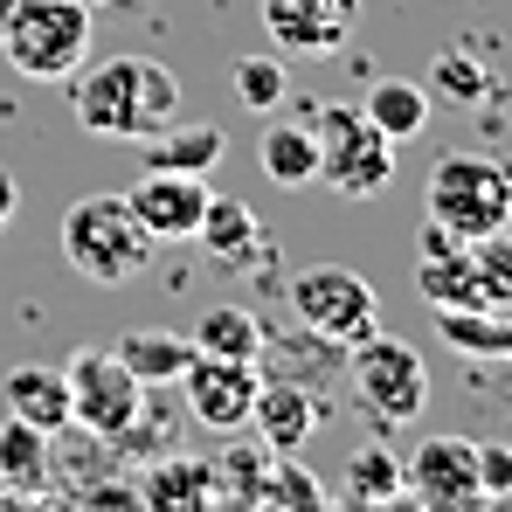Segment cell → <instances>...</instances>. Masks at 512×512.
<instances>
[{
	"instance_id": "30",
	"label": "cell",
	"mask_w": 512,
	"mask_h": 512,
	"mask_svg": "<svg viewBox=\"0 0 512 512\" xmlns=\"http://www.w3.org/2000/svg\"><path fill=\"white\" fill-rule=\"evenodd\" d=\"M478 492L485 499H512V443H478Z\"/></svg>"
},
{
	"instance_id": "3",
	"label": "cell",
	"mask_w": 512,
	"mask_h": 512,
	"mask_svg": "<svg viewBox=\"0 0 512 512\" xmlns=\"http://www.w3.org/2000/svg\"><path fill=\"white\" fill-rule=\"evenodd\" d=\"M0 56L28 84H63L77 63H90V0H7Z\"/></svg>"
},
{
	"instance_id": "15",
	"label": "cell",
	"mask_w": 512,
	"mask_h": 512,
	"mask_svg": "<svg viewBox=\"0 0 512 512\" xmlns=\"http://www.w3.org/2000/svg\"><path fill=\"white\" fill-rule=\"evenodd\" d=\"M139 153H146V167H167V173H215L222 153H229V139H222V125H208V118H194V125L167 118L160 132L139 139Z\"/></svg>"
},
{
	"instance_id": "29",
	"label": "cell",
	"mask_w": 512,
	"mask_h": 512,
	"mask_svg": "<svg viewBox=\"0 0 512 512\" xmlns=\"http://www.w3.org/2000/svg\"><path fill=\"white\" fill-rule=\"evenodd\" d=\"M471 263H478V277H485L492 305H512V236H506V229L471 236Z\"/></svg>"
},
{
	"instance_id": "24",
	"label": "cell",
	"mask_w": 512,
	"mask_h": 512,
	"mask_svg": "<svg viewBox=\"0 0 512 512\" xmlns=\"http://www.w3.org/2000/svg\"><path fill=\"white\" fill-rule=\"evenodd\" d=\"M395 146H409V139H423L429 132V90L409 84V77H381V84L367 90V104H360Z\"/></svg>"
},
{
	"instance_id": "12",
	"label": "cell",
	"mask_w": 512,
	"mask_h": 512,
	"mask_svg": "<svg viewBox=\"0 0 512 512\" xmlns=\"http://www.w3.org/2000/svg\"><path fill=\"white\" fill-rule=\"evenodd\" d=\"M360 0H263V28L284 56H333L353 35Z\"/></svg>"
},
{
	"instance_id": "17",
	"label": "cell",
	"mask_w": 512,
	"mask_h": 512,
	"mask_svg": "<svg viewBox=\"0 0 512 512\" xmlns=\"http://www.w3.org/2000/svg\"><path fill=\"white\" fill-rule=\"evenodd\" d=\"M416 291H423L429 312H450V305H492L478 263H471V243H450L436 256H416ZM506 312V305H499Z\"/></svg>"
},
{
	"instance_id": "9",
	"label": "cell",
	"mask_w": 512,
	"mask_h": 512,
	"mask_svg": "<svg viewBox=\"0 0 512 512\" xmlns=\"http://www.w3.org/2000/svg\"><path fill=\"white\" fill-rule=\"evenodd\" d=\"M173 388H180V409H187L201 429L236 436V429H250V416H256L263 360H229V353H201V346H194V360L180 367Z\"/></svg>"
},
{
	"instance_id": "20",
	"label": "cell",
	"mask_w": 512,
	"mask_h": 512,
	"mask_svg": "<svg viewBox=\"0 0 512 512\" xmlns=\"http://www.w3.org/2000/svg\"><path fill=\"white\" fill-rule=\"evenodd\" d=\"M111 353H118L146 388H173L180 367L194 360V340H187V333H167V326H132V333H118Z\"/></svg>"
},
{
	"instance_id": "26",
	"label": "cell",
	"mask_w": 512,
	"mask_h": 512,
	"mask_svg": "<svg viewBox=\"0 0 512 512\" xmlns=\"http://www.w3.org/2000/svg\"><path fill=\"white\" fill-rule=\"evenodd\" d=\"M423 90H429V97H443V104H485V97L499 90V77H492L471 49H436Z\"/></svg>"
},
{
	"instance_id": "19",
	"label": "cell",
	"mask_w": 512,
	"mask_h": 512,
	"mask_svg": "<svg viewBox=\"0 0 512 512\" xmlns=\"http://www.w3.org/2000/svg\"><path fill=\"white\" fill-rule=\"evenodd\" d=\"M194 243L215 256V263H256V256H263V222H256L250 201H236V194H208Z\"/></svg>"
},
{
	"instance_id": "1",
	"label": "cell",
	"mask_w": 512,
	"mask_h": 512,
	"mask_svg": "<svg viewBox=\"0 0 512 512\" xmlns=\"http://www.w3.org/2000/svg\"><path fill=\"white\" fill-rule=\"evenodd\" d=\"M70 111L90 139H146L167 118H180V77L160 56H104V63H77L70 77Z\"/></svg>"
},
{
	"instance_id": "4",
	"label": "cell",
	"mask_w": 512,
	"mask_h": 512,
	"mask_svg": "<svg viewBox=\"0 0 512 512\" xmlns=\"http://www.w3.org/2000/svg\"><path fill=\"white\" fill-rule=\"evenodd\" d=\"M346 381H353V402L374 416L381 429H402V423H423L429 409V367L423 353L395 333H367V340L346 346Z\"/></svg>"
},
{
	"instance_id": "14",
	"label": "cell",
	"mask_w": 512,
	"mask_h": 512,
	"mask_svg": "<svg viewBox=\"0 0 512 512\" xmlns=\"http://www.w3.org/2000/svg\"><path fill=\"white\" fill-rule=\"evenodd\" d=\"M0 402H7V416L35 423L42 436H63V429H70V381H63V367H49V360H21V367H7Z\"/></svg>"
},
{
	"instance_id": "8",
	"label": "cell",
	"mask_w": 512,
	"mask_h": 512,
	"mask_svg": "<svg viewBox=\"0 0 512 512\" xmlns=\"http://www.w3.org/2000/svg\"><path fill=\"white\" fill-rule=\"evenodd\" d=\"M284 298H291V312H298V326H312V333H326V340H367L374 326H381V298H374V284L360 277V270H346V263H312V270H298L291 284H284Z\"/></svg>"
},
{
	"instance_id": "2",
	"label": "cell",
	"mask_w": 512,
	"mask_h": 512,
	"mask_svg": "<svg viewBox=\"0 0 512 512\" xmlns=\"http://www.w3.org/2000/svg\"><path fill=\"white\" fill-rule=\"evenodd\" d=\"M153 250L160 243L146 236V222L132 215L125 194H84V201L63 208V256L90 284H132V277H146Z\"/></svg>"
},
{
	"instance_id": "21",
	"label": "cell",
	"mask_w": 512,
	"mask_h": 512,
	"mask_svg": "<svg viewBox=\"0 0 512 512\" xmlns=\"http://www.w3.org/2000/svg\"><path fill=\"white\" fill-rule=\"evenodd\" d=\"M208 499H215V471H208V457H180V450H167V457L139 478V506L187 512V506H208Z\"/></svg>"
},
{
	"instance_id": "18",
	"label": "cell",
	"mask_w": 512,
	"mask_h": 512,
	"mask_svg": "<svg viewBox=\"0 0 512 512\" xmlns=\"http://www.w3.org/2000/svg\"><path fill=\"white\" fill-rule=\"evenodd\" d=\"M49 471H56L49 436L35 423H21V416H7L0 423V492H7V506L14 499H42L49 492Z\"/></svg>"
},
{
	"instance_id": "10",
	"label": "cell",
	"mask_w": 512,
	"mask_h": 512,
	"mask_svg": "<svg viewBox=\"0 0 512 512\" xmlns=\"http://www.w3.org/2000/svg\"><path fill=\"white\" fill-rule=\"evenodd\" d=\"M402 485L416 506H436V512H464L478 506V443L471 436H423L409 457H402Z\"/></svg>"
},
{
	"instance_id": "23",
	"label": "cell",
	"mask_w": 512,
	"mask_h": 512,
	"mask_svg": "<svg viewBox=\"0 0 512 512\" xmlns=\"http://www.w3.org/2000/svg\"><path fill=\"white\" fill-rule=\"evenodd\" d=\"M340 492L353 499V506H395V499H409V485H402V450L360 443V450L340 464Z\"/></svg>"
},
{
	"instance_id": "32",
	"label": "cell",
	"mask_w": 512,
	"mask_h": 512,
	"mask_svg": "<svg viewBox=\"0 0 512 512\" xmlns=\"http://www.w3.org/2000/svg\"><path fill=\"white\" fill-rule=\"evenodd\" d=\"M90 7H118V0H90Z\"/></svg>"
},
{
	"instance_id": "25",
	"label": "cell",
	"mask_w": 512,
	"mask_h": 512,
	"mask_svg": "<svg viewBox=\"0 0 512 512\" xmlns=\"http://www.w3.org/2000/svg\"><path fill=\"white\" fill-rule=\"evenodd\" d=\"M187 340L201 346V353H229V360H263V319L243 312V305H208L201 319H194V333Z\"/></svg>"
},
{
	"instance_id": "22",
	"label": "cell",
	"mask_w": 512,
	"mask_h": 512,
	"mask_svg": "<svg viewBox=\"0 0 512 512\" xmlns=\"http://www.w3.org/2000/svg\"><path fill=\"white\" fill-rule=\"evenodd\" d=\"M436 340L457 346L464 360H506L512 353V319L499 305H450V312H436Z\"/></svg>"
},
{
	"instance_id": "33",
	"label": "cell",
	"mask_w": 512,
	"mask_h": 512,
	"mask_svg": "<svg viewBox=\"0 0 512 512\" xmlns=\"http://www.w3.org/2000/svg\"><path fill=\"white\" fill-rule=\"evenodd\" d=\"M506 367H512V353H506Z\"/></svg>"
},
{
	"instance_id": "28",
	"label": "cell",
	"mask_w": 512,
	"mask_h": 512,
	"mask_svg": "<svg viewBox=\"0 0 512 512\" xmlns=\"http://www.w3.org/2000/svg\"><path fill=\"white\" fill-rule=\"evenodd\" d=\"M236 97L250 104V111H277L284 104V90H291V77H284V63L277 56H236Z\"/></svg>"
},
{
	"instance_id": "6",
	"label": "cell",
	"mask_w": 512,
	"mask_h": 512,
	"mask_svg": "<svg viewBox=\"0 0 512 512\" xmlns=\"http://www.w3.org/2000/svg\"><path fill=\"white\" fill-rule=\"evenodd\" d=\"M429 222L464 243L512 229V167H499L492 153H443L429 167Z\"/></svg>"
},
{
	"instance_id": "11",
	"label": "cell",
	"mask_w": 512,
	"mask_h": 512,
	"mask_svg": "<svg viewBox=\"0 0 512 512\" xmlns=\"http://www.w3.org/2000/svg\"><path fill=\"white\" fill-rule=\"evenodd\" d=\"M208 194H215L208 173H167V167H146L132 187H125V201H132V215L146 222L153 243H194Z\"/></svg>"
},
{
	"instance_id": "31",
	"label": "cell",
	"mask_w": 512,
	"mask_h": 512,
	"mask_svg": "<svg viewBox=\"0 0 512 512\" xmlns=\"http://www.w3.org/2000/svg\"><path fill=\"white\" fill-rule=\"evenodd\" d=\"M14 208H21V187H14V180H7V173H0V229H7V222H14Z\"/></svg>"
},
{
	"instance_id": "16",
	"label": "cell",
	"mask_w": 512,
	"mask_h": 512,
	"mask_svg": "<svg viewBox=\"0 0 512 512\" xmlns=\"http://www.w3.org/2000/svg\"><path fill=\"white\" fill-rule=\"evenodd\" d=\"M256 160H263V173H270L277 187H291V194H298V187H319V132H312V111L263 125Z\"/></svg>"
},
{
	"instance_id": "5",
	"label": "cell",
	"mask_w": 512,
	"mask_h": 512,
	"mask_svg": "<svg viewBox=\"0 0 512 512\" xmlns=\"http://www.w3.org/2000/svg\"><path fill=\"white\" fill-rule=\"evenodd\" d=\"M312 132H319V180L333 194H346V201L388 194V180H395V139L360 104H312Z\"/></svg>"
},
{
	"instance_id": "13",
	"label": "cell",
	"mask_w": 512,
	"mask_h": 512,
	"mask_svg": "<svg viewBox=\"0 0 512 512\" xmlns=\"http://www.w3.org/2000/svg\"><path fill=\"white\" fill-rule=\"evenodd\" d=\"M256 429H263V443L270 450H305L312 436H319V395L298 381V374H263V388H256Z\"/></svg>"
},
{
	"instance_id": "7",
	"label": "cell",
	"mask_w": 512,
	"mask_h": 512,
	"mask_svg": "<svg viewBox=\"0 0 512 512\" xmlns=\"http://www.w3.org/2000/svg\"><path fill=\"white\" fill-rule=\"evenodd\" d=\"M63 381H70V429H90L104 443H118L125 429L139 423V409H146V381L111 346H77Z\"/></svg>"
},
{
	"instance_id": "27",
	"label": "cell",
	"mask_w": 512,
	"mask_h": 512,
	"mask_svg": "<svg viewBox=\"0 0 512 512\" xmlns=\"http://www.w3.org/2000/svg\"><path fill=\"white\" fill-rule=\"evenodd\" d=\"M208 471H215V499H250L263 492V471H270V443L250 450V443H229L222 457H208Z\"/></svg>"
}]
</instances>
